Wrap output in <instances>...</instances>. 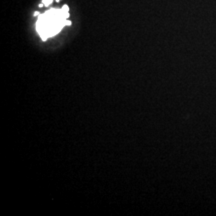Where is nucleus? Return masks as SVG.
Here are the masks:
<instances>
[{"mask_svg": "<svg viewBox=\"0 0 216 216\" xmlns=\"http://www.w3.org/2000/svg\"><path fill=\"white\" fill-rule=\"evenodd\" d=\"M69 18V8L64 5L62 9H50L41 14L36 22V30L43 40L56 35L65 25H71Z\"/></svg>", "mask_w": 216, "mask_h": 216, "instance_id": "f257e3e1", "label": "nucleus"}, {"mask_svg": "<svg viewBox=\"0 0 216 216\" xmlns=\"http://www.w3.org/2000/svg\"><path fill=\"white\" fill-rule=\"evenodd\" d=\"M42 2H43V5L48 6V5H50L52 2H53V0H43Z\"/></svg>", "mask_w": 216, "mask_h": 216, "instance_id": "f03ea898", "label": "nucleus"}]
</instances>
